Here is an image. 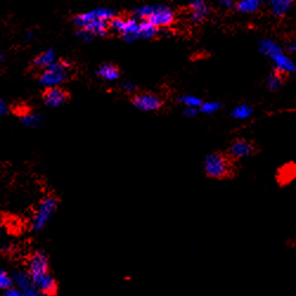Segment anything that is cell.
<instances>
[{
	"instance_id": "6da1fadb",
	"label": "cell",
	"mask_w": 296,
	"mask_h": 296,
	"mask_svg": "<svg viewBox=\"0 0 296 296\" xmlns=\"http://www.w3.org/2000/svg\"><path fill=\"white\" fill-rule=\"evenodd\" d=\"M236 162L226 152H212L204 158L203 169L208 178L216 180H227L233 179L236 176Z\"/></svg>"
},
{
	"instance_id": "7a4b0ae2",
	"label": "cell",
	"mask_w": 296,
	"mask_h": 296,
	"mask_svg": "<svg viewBox=\"0 0 296 296\" xmlns=\"http://www.w3.org/2000/svg\"><path fill=\"white\" fill-rule=\"evenodd\" d=\"M59 205V198L55 194H48L39 201L31 220V229L38 233L44 229L46 224L50 222L52 216L55 215Z\"/></svg>"
},
{
	"instance_id": "3957f363",
	"label": "cell",
	"mask_w": 296,
	"mask_h": 296,
	"mask_svg": "<svg viewBox=\"0 0 296 296\" xmlns=\"http://www.w3.org/2000/svg\"><path fill=\"white\" fill-rule=\"evenodd\" d=\"M73 64L65 59L52 63L39 75V81L48 87H56L73 78Z\"/></svg>"
},
{
	"instance_id": "277c9868",
	"label": "cell",
	"mask_w": 296,
	"mask_h": 296,
	"mask_svg": "<svg viewBox=\"0 0 296 296\" xmlns=\"http://www.w3.org/2000/svg\"><path fill=\"white\" fill-rule=\"evenodd\" d=\"M74 23L78 28L87 31L91 35L106 36L110 30L109 21L98 18L96 11L77 14L76 17H74Z\"/></svg>"
},
{
	"instance_id": "5b68a950",
	"label": "cell",
	"mask_w": 296,
	"mask_h": 296,
	"mask_svg": "<svg viewBox=\"0 0 296 296\" xmlns=\"http://www.w3.org/2000/svg\"><path fill=\"white\" fill-rule=\"evenodd\" d=\"M138 16L142 20H146L152 25H154L155 27L169 26L174 20V13L172 11L169 7L162 6L142 7V9L138 10Z\"/></svg>"
},
{
	"instance_id": "8992f818",
	"label": "cell",
	"mask_w": 296,
	"mask_h": 296,
	"mask_svg": "<svg viewBox=\"0 0 296 296\" xmlns=\"http://www.w3.org/2000/svg\"><path fill=\"white\" fill-rule=\"evenodd\" d=\"M226 153L233 158L235 161L238 160L249 158V156H254L259 153V147L255 144V141L248 140V139L240 138L235 139L231 142L229 148L226 149Z\"/></svg>"
},
{
	"instance_id": "52a82bcc",
	"label": "cell",
	"mask_w": 296,
	"mask_h": 296,
	"mask_svg": "<svg viewBox=\"0 0 296 296\" xmlns=\"http://www.w3.org/2000/svg\"><path fill=\"white\" fill-rule=\"evenodd\" d=\"M26 270L30 274L31 279H37V277L45 275L50 273V262L48 255L44 251L36 250L26 258Z\"/></svg>"
},
{
	"instance_id": "ba28073f",
	"label": "cell",
	"mask_w": 296,
	"mask_h": 296,
	"mask_svg": "<svg viewBox=\"0 0 296 296\" xmlns=\"http://www.w3.org/2000/svg\"><path fill=\"white\" fill-rule=\"evenodd\" d=\"M110 30L119 32L124 38H140V23H138L134 18L114 17L109 21Z\"/></svg>"
},
{
	"instance_id": "9c48e42d",
	"label": "cell",
	"mask_w": 296,
	"mask_h": 296,
	"mask_svg": "<svg viewBox=\"0 0 296 296\" xmlns=\"http://www.w3.org/2000/svg\"><path fill=\"white\" fill-rule=\"evenodd\" d=\"M130 102L142 112H158L163 106L162 98L153 92H138L130 98Z\"/></svg>"
},
{
	"instance_id": "30bf717a",
	"label": "cell",
	"mask_w": 296,
	"mask_h": 296,
	"mask_svg": "<svg viewBox=\"0 0 296 296\" xmlns=\"http://www.w3.org/2000/svg\"><path fill=\"white\" fill-rule=\"evenodd\" d=\"M43 101L48 107H52V108H56V107L63 106L70 101V94L69 91L65 90V89L62 87H48L43 91Z\"/></svg>"
},
{
	"instance_id": "8fae6325",
	"label": "cell",
	"mask_w": 296,
	"mask_h": 296,
	"mask_svg": "<svg viewBox=\"0 0 296 296\" xmlns=\"http://www.w3.org/2000/svg\"><path fill=\"white\" fill-rule=\"evenodd\" d=\"M32 281H34L36 288L44 296H55L58 291V283H57L55 277L51 275V273L39 276Z\"/></svg>"
},
{
	"instance_id": "7c38bea8",
	"label": "cell",
	"mask_w": 296,
	"mask_h": 296,
	"mask_svg": "<svg viewBox=\"0 0 296 296\" xmlns=\"http://www.w3.org/2000/svg\"><path fill=\"white\" fill-rule=\"evenodd\" d=\"M272 58L274 60V63H275L276 71H279V73L281 74L286 75L288 73H293V71L296 70L293 60H291L290 58H288V57L282 52V50L279 52L274 53V55L272 56Z\"/></svg>"
},
{
	"instance_id": "4fadbf2b",
	"label": "cell",
	"mask_w": 296,
	"mask_h": 296,
	"mask_svg": "<svg viewBox=\"0 0 296 296\" xmlns=\"http://www.w3.org/2000/svg\"><path fill=\"white\" fill-rule=\"evenodd\" d=\"M190 10H191V19L193 23L198 24L203 21L208 16V6L204 0H192L191 5H190Z\"/></svg>"
},
{
	"instance_id": "5bb4252c",
	"label": "cell",
	"mask_w": 296,
	"mask_h": 296,
	"mask_svg": "<svg viewBox=\"0 0 296 296\" xmlns=\"http://www.w3.org/2000/svg\"><path fill=\"white\" fill-rule=\"evenodd\" d=\"M53 59H55V53H53L52 50H48V51H44L36 57L32 62L31 67L34 68V70H39L44 71L46 68H49L53 63Z\"/></svg>"
},
{
	"instance_id": "9a60e30c",
	"label": "cell",
	"mask_w": 296,
	"mask_h": 296,
	"mask_svg": "<svg viewBox=\"0 0 296 296\" xmlns=\"http://www.w3.org/2000/svg\"><path fill=\"white\" fill-rule=\"evenodd\" d=\"M97 74L101 78H105V80L108 81H114L116 80V78H119L120 69L116 65H114V64L106 63L100 67Z\"/></svg>"
},
{
	"instance_id": "2e32d148",
	"label": "cell",
	"mask_w": 296,
	"mask_h": 296,
	"mask_svg": "<svg viewBox=\"0 0 296 296\" xmlns=\"http://www.w3.org/2000/svg\"><path fill=\"white\" fill-rule=\"evenodd\" d=\"M262 0H242L237 4V10L240 12H244V13H251V12H256L261 6Z\"/></svg>"
},
{
	"instance_id": "e0dca14e",
	"label": "cell",
	"mask_w": 296,
	"mask_h": 296,
	"mask_svg": "<svg viewBox=\"0 0 296 296\" xmlns=\"http://www.w3.org/2000/svg\"><path fill=\"white\" fill-rule=\"evenodd\" d=\"M294 2L295 0H276L275 3L272 4L273 13L277 17L283 16V14L289 10V7Z\"/></svg>"
},
{
	"instance_id": "ac0fdd59",
	"label": "cell",
	"mask_w": 296,
	"mask_h": 296,
	"mask_svg": "<svg viewBox=\"0 0 296 296\" xmlns=\"http://www.w3.org/2000/svg\"><path fill=\"white\" fill-rule=\"evenodd\" d=\"M156 27L148 21H140V38H152L156 35Z\"/></svg>"
},
{
	"instance_id": "d6986e66",
	"label": "cell",
	"mask_w": 296,
	"mask_h": 296,
	"mask_svg": "<svg viewBox=\"0 0 296 296\" xmlns=\"http://www.w3.org/2000/svg\"><path fill=\"white\" fill-rule=\"evenodd\" d=\"M284 75L279 73V71H274L268 78V88L270 90H277L283 83Z\"/></svg>"
},
{
	"instance_id": "ffe728a7",
	"label": "cell",
	"mask_w": 296,
	"mask_h": 296,
	"mask_svg": "<svg viewBox=\"0 0 296 296\" xmlns=\"http://www.w3.org/2000/svg\"><path fill=\"white\" fill-rule=\"evenodd\" d=\"M20 120H21V122L25 124V126H28V127H32V128L37 127L42 123V117H41V115H38V114L27 113L26 115L21 116Z\"/></svg>"
},
{
	"instance_id": "44dd1931",
	"label": "cell",
	"mask_w": 296,
	"mask_h": 296,
	"mask_svg": "<svg viewBox=\"0 0 296 296\" xmlns=\"http://www.w3.org/2000/svg\"><path fill=\"white\" fill-rule=\"evenodd\" d=\"M251 114H252V109L250 108V107L247 106V105H241L234 109L233 116L236 117V119L243 120V119H247V117L250 116Z\"/></svg>"
},
{
	"instance_id": "7402d4cb",
	"label": "cell",
	"mask_w": 296,
	"mask_h": 296,
	"mask_svg": "<svg viewBox=\"0 0 296 296\" xmlns=\"http://www.w3.org/2000/svg\"><path fill=\"white\" fill-rule=\"evenodd\" d=\"M13 287H14L13 277L10 276V274L5 272V270H0V288H2L3 290H6Z\"/></svg>"
},
{
	"instance_id": "603a6c76",
	"label": "cell",
	"mask_w": 296,
	"mask_h": 296,
	"mask_svg": "<svg viewBox=\"0 0 296 296\" xmlns=\"http://www.w3.org/2000/svg\"><path fill=\"white\" fill-rule=\"evenodd\" d=\"M179 101L183 103V105L187 107H192V108H199L203 105L202 100L198 97H194V96H184V97H180Z\"/></svg>"
},
{
	"instance_id": "cb8c5ba5",
	"label": "cell",
	"mask_w": 296,
	"mask_h": 296,
	"mask_svg": "<svg viewBox=\"0 0 296 296\" xmlns=\"http://www.w3.org/2000/svg\"><path fill=\"white\" fill-rule=\"evenodd\" d=\"M220 108V105L218 102H206L199 107L201 112L205 114H213Z\"/></svg>"
},
{
	"instance_id": "d4e9b609",
	"label": "cell",
	"mask_w": 296,
	"mask_h": 296,
	"mask_svg": "<svg viewBox=\"0 0 296 296\" xmlns=\"http://www.w3.org/2000/svg\"><path fill=\"white\" fill-rule=\"evenodd\" d=\"M3 296H25V295L23 294V291H21L19 288L13 287V288H10V289L4 290Z\"/></svg>"
},
{
	"instance_id": "484cf974",
	"label": "cell",
	"mask_w": 296,
	"mask_h": 296,
	"mask_svg": "<svg viewBox=\"0 0 296 296\" xmlns=\"http://www.w3.org/2000/svg\"><path fill=\"white\" fill-rule=\"evenodd\" d=\"M197 108H192V107H188V108L185 110L184 114L186 116H195L197 115Z\"/></svg>"
},
{
	"instance_id": "4316f807",
	"label": "cell",
	"mask_w": 296,
	"mask_h": 296,
	"mask_svg": "<svg viewBox=\"0 0 296 296\" xmlns=\"http://www.w3.org/2000/svg\"><path fill=\"white\" fill-rule=\"evenodd\" d=\"M6 112H7L6 103L2 100V101H0V114H2V115H5Z\"/></svg>"
},
{
	"instance_id": "83f0119b",
	"label": "cell",
	"mask_w": 296,
	"mask_h": 296,
	"mask_svg": "<svg viewBox=\"0 0 296 296\" xmlns=\"http://www.w3.org/2000/svg\"><path fill=\"white\" fill-rule=\"evenodd\" d=\"M288 50H289V51H296V44L288 45Z\"/></svg>"
},
{
	"instance_id": "f1b7e54d",
	"label": "cell",
	"mask_w": 296,
	"mask_h": 296,
	"mask_svg": "<svg viewBox=\"0 0 296 296\" xmlns=\"http://www.w3.org/2000/svg\"><path fill=\"white\" fill-rule=\"evenodd\" d=\"M268 2H269L270 4H274V3H275V2H276V0H268Z\"/></svg>"
}]
</instances>
